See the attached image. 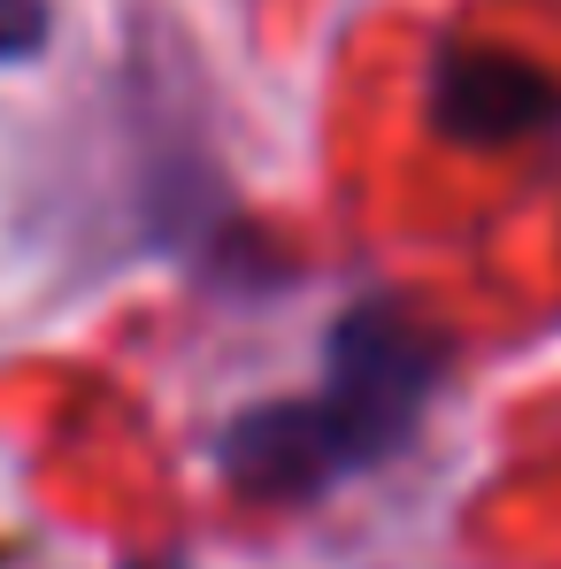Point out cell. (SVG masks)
Listing matches in <instances>:
<instances>
[{
    "instance_id": "1",
    "label": "cell",
    "mask_w": 561,
    "mask_h": 569,
    "mask_svg": "<svg viewBox=\"0 0 561 569\" xmlns=\"http://www.w3.org/2000/svg\"><path fill=\"white\" fill-rule=\"evenodd\" d=\"M439 385H447L439 339L415 316L362 300L323 339V385L231 416L216 439V470L254 500H315L400 455Z\"/></svg>"
},
{
    "instance_id": "2",
    "label": "cell",
    "mask_w": 561,
    "mask_h": 569,
    "mask_svg": "<svg viewBox=\"0 0 561 569\" xmlns=\"http://www.w3.org/2000/svg\"><path fill=\"white\" fill-rule=\"evenodd\" d=\"M561 116V86L547 70L500 54V47H447L431 70V123L439 139L462 147H508V139H539Z\"/></svg>"
},
{
    "instance_id": "3",
    "label": "cell",
    "mask_w": 561,
    "mask_h": 569,
    "mask_svg": "<svg viewBox=\"0 0 561 569\" xmlns=\"http://www.w3.org/2000/svg\"><path fill=\"white\" fill-rule=\"evenodd\" d=\"M54 47V0H0V70H23Z\"/></svg>"
}]
</instances>
